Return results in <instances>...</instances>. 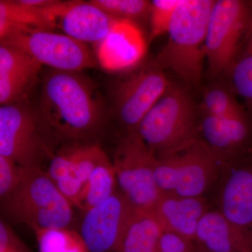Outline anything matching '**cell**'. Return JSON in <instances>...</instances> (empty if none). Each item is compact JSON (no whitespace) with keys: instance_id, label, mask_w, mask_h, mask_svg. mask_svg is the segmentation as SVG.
<instances>
[{"instance_id":"obj_1","label":"cell","mask_w":252,"mask_h":252,"mask_svg":"<svg viewBox=\"0 0 252 252\" xmlns=\"http://www.w3.org/2000/svg\"><path fill=\"white\" fill-rule=\"evenodd\" d=\"M92 83L80 72L51 70L43 78L35 109L56 149L70 143H94L104 126L103 104Z\"/></svg>"},{"instance_id":"obj_2","label":"cell","mask_w":252,"mask_h":252,"mask_svg":"<svg viewBox=\"0 0 252 252\" xmlns=\"http://www.w3.org/2000/svg\"><path fill=\"white\" fill-rule=\"evenodd\" d=\"M215 0H182L169 26L167 44L154 64L192 85L201 81L207 23Z\"/></svg>"},{"instance_id":"obj_3","label":"cell","mask_w":252,"mask_h":252,"mask_svg":"<svg viewBox=\"0 0 252 252\" xmlns=\"http://www.w3.org/2000/svg\"><path fill=\"white\" fill-rule=\"evenodd\" d=\"M197 121L193 99L182 86L170 82L135 132L158 157L177 152L200 138Z\"/></svg>"},{"instance_id":"obj_4","label":"cell","mask_w":252,"mask_h":252,"mask_svg":"<svg viewBox=\"0 0 252 252\" xmlns=\"http://www.w3.org/2000/svg\"><path fill=\"white\" fill-rule=\"evenodd\" d=\"M1 201L6 216L34 231L67 228L72 221V204L43 169L29 170Z\"/></svg>"},{"instance_id":"obj_5","label":"cell","mask_w":252,"mask_h":252,"mask_svg":"<svg viewBox=\"0 0 252 252\" xmlns=\"http://www.w3.org/2000/svg\"><path fill=\"white\" fill-rule=\"evenodd\" d=\"M222 166L210 147L199 138L177 152L157 157L154 179L162 193L200 197L216 180Z\"/></svg>"},{"instance_id":"obj_6","label":"cell","mask_w":252,"mask_h":252,"mask_svg":"<svg viewBox=\"0 0 252 252\" xmlns=\"http://www.w3.org/2000/svg\"><path fill=\"white\" fill-rule=\"evenodd\" d=\"M56 150L35 109L25 101L1 106L0 155L25 168L42 169Z\"/></svg>"},{"instance_id":"obj_7","label":"cell","mask_w":252,"mask_h":252,"mask_svg":"<svg viewBox=\"0 0 252 252\" xmlns=\"http://www.w3.org/2000/svg\"><path fill=\"white\" fill-rule=\"evenodd\" d=\"M157 157L136 132L126 133L118 144L114 166L120 190L137 210L152 211L162 192L154 170Z\"/></svg>"},{"instance_id":"obj_8","label":"cell","mask_w":252,"mask_h":252,"mask_svg":"<svg viewBox=\"0 0 252 252\" xmlns=\"http://www.w3.org/2000/svg\"><path fill=\"white\" fill-rule=\"evenodd\" d=\"M251 14L250 2L217 0L214 3L205 37V58L212 78L226 74L243 44Z\"/></svg>"},{"instance_id":"obj_9","label":"cell","mask_w":252,"mask_h":252,"mask_svg":"<svg viewBox=\"0 0 252 252\" xmlns=\"http://www.w3.org/2000/svg\"><path fill=\"white\" fill-rule=\"evenodd\" d=\"M0 39L1 45L21 50L41 65L56 70L80 72L97 64V57L87 44L54 31H15Z\"/></svg>"},{"instance_id":"obj_10","label":"cell","mask_w":252,"mask_h":252,"mask_svg":"<svg viewBox=\"0 0 252 252\" xmlns=\"http://www.w3.org/2000/svg\"><path fill=\"white\" fill-rule=\"evenodd\" d=\"M136 209L121 190L85 212L80 235L89 252H122Z\"/></svg>"},{"instance_id":"obj_11","label":"cell","mask_w":252,"mask_h":252,"mask_svg":"<svg viewBox=\"0 0 252 252\" xmlns=\"http://www.w3.org/2000/svg\"><path fill=\"white\" fill-rule=\"evenodd\" d=\"M169 84L163 69L153 63L119 83L114 94V110L126 133L136 132Z\"/></svg>"},{"instance_id":"obj_12","label":"cell","mask_w":252,"mask_h":252,"mask_svg":"<svg viewBox=\"0 0 252 252\" xmlns=\"http://www.w3.org/2000/svg\"><path fill=\"white\" fill-rule=\"evenodd\" d=\"M50 9L64 34L86 44L103 41L119 21L90 1H57Z\"/></svg>"},{"instance_id":"obj_13","label":"cell","mask_w":252,"mask_h":252,"mask_svg":"<svg viewBox=\"0 0 252 252\" xmlns=\"http://www.w3.org/2000/svg\"><path fill=\"white\" fill-rule=\"evenodd\" d=\"M99 64L109 71L133 68L143 59L146 43L132 21L119 20L108 36L97 44Z\"/></svg>"},{"instance_id":"obj_14","label":"cell","mask_w":252,"mask_h":252,"mask_svg":"<svg viewBox=\"0 0 252 252\" xmlns=\"http://www.w3.org/2000/svg\"><path fill=\"white\" fill-rule=\"evenodd\" d=\"M152 212L163 233L195 242L199 223L208 207L202 196L162 193Z\"/></svg>"},{"instance_id":"obj_15","label":"cell","mask_w":252,"mask_h":252,"mask_svg":"<svg viewBox=\"0 0 252 252\" xmlns=\"http://www.w3.org/2000/svg\"><path fill=\"white\" fill-rule=\"evenodd\" d=\"M219 212L243 229L252 231V166L232 170L219 194Z\"/></svg>"},{"instance_id":"obj_16","label":"cell","mask_w":252,"mask_h":252,"mask_svg":"<svg viewBox=\"0 0 252 252\" xmlns=\"http://www.w3.org/2000/svg\"><path fill=\"white\" fill-rule=\"evenodd\" d=\"M195 242L213 252H252V231L232 223L219 211L204 215Z\"/></svg>"},{"instance_id":"obj_17","label":"cell","mask_w":252,"mask_h":252,"mask_svg":"<svg viewBox=\"0 0 252 252\" xmlns=\"http://www.w3.org/2000/svg\"><path fill=\"white\" fill-rule=\"evenodd\" d=\"M202 140L224 165L245 143L249 135L245 115L220 118L200 112Z\"/></svg>"},{"instance_id":"obj_18","label":"cell","mask_w":252,"mask_h":252,"mask_svg":"<svg viewBox=\"0 0 252 252\" xmlns=\"http://www.w3.org/2000/svg\"><path fill=\"white\" fill-rule=\"evenodd\" d=\"M49 6L34 7L21 4L18 0H1L0 38L15 31H54L58 26L57 21L50 11Z\"/></svg>"},{"instance_id":"obj_19","label":"cell","mask_w":252,"mask_h":252,"mask_svg":"<svg viewBox=\"0 0 252 252\" xmlns=\"http://www.w3.org/2000/svg\"><path fill=\"white\" fill-rule=\"evenodd\" d=\"M162 234L152 211L136 209L126 230L122 252H160Z\"/></svg>"},{"instance_id":"obj_20","label":"cell","mask_w":252,"mask_h":252,"mask_svg":"<svg viewBox=\"0 0 252 252\" xmlns=\"http://www.w3.org/2000/svg\"><path fill=\"white\" fill-rule=\"evenodd\" d=\"M117 184L112 162L105 155L91 173L76 207L88 211L112 196L117 190Z\"/></svg>"},{"instance_id":"obj_21","label":"cell","mask_w":252,"mask_h":252,"mask_svg":"<svg viewBox=\"0 0 252 252\" xmlns=\"http://www.w3.org/2000/svg\"><path fill=\"white\" fill-rule=\"evenodd\" d=\"M226 74L232 91L241 96L252 111V34L244 38L238 57Z\"/></svg>"},{"instance_id":"obj_22","label":"cell","mask_w":252,"mask_h":252,"mask_svg":"<svg viewBox=\"0 0 252 252\" xmlns=\"http://www.w3.org/2000/svg\"><path fill=\"white\" fill-rule=\"evenodd\" d=\"M39 252H89L80 234L67 228L36 230Z\"/></svg>"},{"instance_id":"obj_23","label":"cell","mask_w":252,"mask_h":252,"mask_svg":"<svg viewBox=\"0 0 252 252\" xmlns=\"http://www.w3.org/2000/svg\"><path fill=\"white\" fill-rule=\"evenodd\" d=\"M200 112L220 118L245 115L242 107L233 96V91L222 86H212L204 94Z\"/></svg>"},{"instance_id":"obj_24","label":"cell","mask_w":252,"mask_h":252,"mask_svg":"<svg viewBox=\"0 0 252 252\" xmlns=\"http://www.w3.org/2000/svg\"><path fill=\"white\" fill-rule=\"evenodd\" d=\"M39 73L29 71L0 75L1 106L23 102V97L34 84Z\"/></svg>"},{"instance_id":"obj_25","label":"cell","mask_w":252,"mask_h":252,"mask_svg":"<svg viewBox=\"0 0 252 252\" xmlns=\"http://www.w3.org/2000/svg\"><path fill=\"white\" fill-rule=\"evenodd\" d=\"M90 1L118 20L132 21L150 14L151 1L145 0H91Z\"/></svg>"},{"instance_id":"obj_26","label":"cell","mask_w":252,"mask_h":252,"mask_svg":"<svg viewBox=\"0 0 252 252\" xmlns=\"http://www.w3.org/2000/svg\"><path fill=\"white\" fill-rule=\"evenodd\" d=\"M41 67L37 61L21 50L12 46H0V75L28 71L40 72Z\"/></svg>"},{"instance_id":"obj_27","label":"cell","mask_w":252,"mask_h":252,"mask_svg":"<svg viewBox=\"0 0 252 252\" xmlns=\"http://www.w3.org/2000/svg\"><path fill=\"white\" fill-rule=\"evenodd\" d=\"M182 0H154L151 1L150 41L167 32L170 21Z\"/></svg>"},{"instance_id":"obj_28","label":"cell","mask_w":252,"mask_h":252,"mask_svg":"<svg viewBox=\"0 0 252 252\" xmlns=\"http://www.w3.org/2000/svg\"><path fill=\"white\" fill-rule=\"evenodd\" d=\"M31 169L19 166L7 158L0 155V197L9 195L19 185Z\"/></svg>"},{"instance_id":"obj_29","label":"cell","mask_w":252,"mask_h":252,"mask_svg":"<svg viewBox=\"0 0 252 252\" xmlns=\"http://www.w3.org/2000/svg\"><path fill=\"white\" fill-rule=\"evenodd\" d=\"M160 252H195L194 242L172 233H163Z\"/></svg>"},{"instance_id":"obj_30","label":"cell","mask_w":252,"mask_h":252,"mask_svg":"<svg viewBox=\"0 0 252 252\" xmlns=\"http://www.w3.org/2000/svg\"><path fill=\"white\" fill-rule=\"evenodd\" d=\"M21 4L34 6V7L45 8L56 2L55 0H18Z\"/></svg>"},{"instance_id":"obj_31","label":"cell","mask_w":252,"mask_h":252,"mask_svg":"<svg viewBox=\"0 0 252 252\" xmlns=\"http://www.w3.org/2000/svg\"><path fill=\"white\" fill-rule=\"evenodd\" d=\"M195 252H213L210 251V250H207L203 247H202L201 245H198L197 244V246L195 247Z\"/></svg>"},{"instance_id":"obj_32","label":"cell","mask_w":252,"mask_h":252,"mask_svg":"<svg viewBox=\"0 0 252 252\" xmlns=\"http://www.w3.org/2000/svg\"><path fill=\"white\" fill-rule=\"evenodd\" d=\"M2 252H26V251H20V250H6Z\"/></svg>"}]
</instances>
